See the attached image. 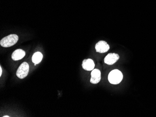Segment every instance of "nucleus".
<instances>
[{"mask_svg":"<svg viewBox=\"0 0 156 117\" xmlns=\"http://www.w3.org/2000/svg\"><path fill=\"white\" fill-rule=\"evenodd\" d=\"M96 52L103 53L107 52L109 50V46L107 43L104 41H99L95 46Z\"/></svg>","mask_w":156,"mask_h":117,"instance_id":"nucleus-4","label":"nucleus"},{"mask_svg":"<svg viewBox=\"0 0 156 117\" xmlns=\"http://www.w3.org/2000/svg\"><path fill=\"white\" fill-rule=\"evenodd\" d=\"M90 83L93 84H97L101 79V72L99 70L95 69L92 71Z\"/></svg>","mask_w":156,"mask_h":117,"instance_id":"nucleus-6","label":"nucleus"},{"mask_svg":"<svg viewBox=\"0 0 156 117\" xmlns=\"http://www.w3.org/2000/svg\"><path fill=\"white\" fill-rule=\"evenodd\" d=\"M25 56V52L22 49H17L12 53L11 57L14 61L22 59Z\"/></svg>","mask_w":156,"mask_h":117,"instance_id":"nucleus-8","label":"nucleus"},{"mask_svg":"<svg viewBox=\"0 0 156 117\" xmlns=\"http://www.w3.org/2000/svg\"><path fill=\"white\" fill-rule=\"evenodd\" d=\"M82 68L85 70L91 71L94 69L95 64L93 60L91 59H84L82 62Z\"/></svg>","mask_w":156,"mask_h":117,"instance_id":"nucleus-7","label":"nucleus"},{"mask_svg":"<svg viewBox=\"0 0 156 117\" xmlns=\"http://www.w3.org/2000/svg\"><path fill=\"white\" fill-rule=\"evenodd\" d=\"M3 117H9V116H3Z\"/></svg>","mask_w":156,"mask_h":117,"instance_id":"nucleus-11","label":"nucleus"},{"mask_svg":"<svg viewBox=\"0 0 156 117\" xmlns=\"http://www.w3.org/2000/svg\"><path fill=\"white\" fill-rule=\"evenodd\" d=\"M120 58L119 55L115 53H109L104 58V63L108 65H113Z\"/></svg>","mask_w":156,"mask_h":117,"instance_id":"nucleus-5","label":"nucleus"},{"mask_svg":"<svg viewBox=\"0 0 156 117\" xmlns=\"http://www.w3.org/2000/svg\"><path fill=\"white\" fill-rule=\"evenodd\" d=\"M43 57V54L40 52H37L33 54L32 57V62L35 64H38L41 62Z\"/></svg>","mask_w":156,"mask_h":117,"instance_id":"nucleus-9","label":"nucleus"},{"mask_svg":"<svg viewBox=\"0 0 156 117\" xmlns=\"http://www.w3.org/2000/svg\"><path fill=\"white\" fill-rule=\"evenodd\" d=\"M18 40V36L16 34H11L2 38L0 41V44L2 47L8 48L16 44Z\"/></svg>","mask_w":156,"mask_h":117,"instance_id":"nucleus-1","label":"nucleus"},{"mask_svg":"<svg viewBox=\"0 0 156 117\" xmlns=\"http://www.w3.org/2000/svg\"><path fill=\"white\" fill-rule=\"evenodd\" d=\"M29 71V65L27 62L23 63L16 71V76L20 79H23L27 76Z\"/></svg>","mask_w":156,"mask_h":117,"instance_id":"nucleus-3","label":"nucleus"},{"mask_svg":"<svg viewBox=\"0 0 156 117\" xmlns=\"http://www.w3.org/2000/svg\"><path fill=\"white\" fill-rule=\"evenodd\" d=\"M2 69L1 66H0V76L1 77L2 75Z\"/></svg>","mask_w":156,"mask_h":117,"instance_id":"nucleus-10","label":"nucleus"},{"mask_svg":"<svg viewBox=\"0 0 156 117\" xmlns=\"http://www.w3.org/2000/svg\"><path fill=\"white\" fill-rule=\"evenodd\" d=\"M123 75L121 71L118 70H114L108 74V80L111 84H117L121 82Z\"/></svg>","mask_w":156,"mask_h":117,"instance_id":"nucleus-2","label":"nucleus"}]
</instances>
